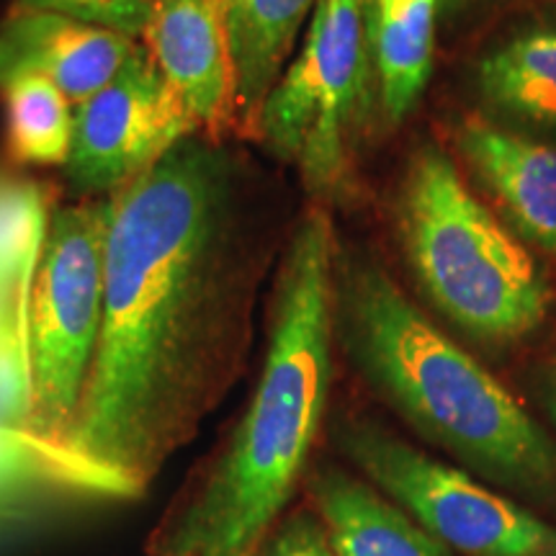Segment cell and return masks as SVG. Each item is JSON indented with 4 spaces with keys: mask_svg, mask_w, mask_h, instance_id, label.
I'll return each mask as SVG.
<instances>
[{
    "mask_svg": "<svg viewBox=\"0 0 556 556\" xmlns=\"http://www.w3.org/2000/svg\"><path fill=\"white\" fill-rule=\"evenodd\" d=\"M106 199L101 338L67 446L139 492L242 368L255 258L219 139H184Z\"/></svg>",
    "mask_w": 556,
    "mask_h": 556,
    "instance_id": "1",
    "label": "cell"
},
{
    "mask_svg": "<svg viewBox=\"0 0 556 556\" xmlns=\"http://www.w3.org/2000/svg\"><path fill=\"white\" fill-rule=\"evenodd\" d=\"M338 240L304 208L281 255L253 397L199 490L165 520L152 556H258L307 467L332 384Z\"/></svg>",
    "mask_w": 556,
    "mask_h": 556,
    "instance_id": "2",
    "label": "cell"
},
{
    "mask_svg": "<svg viewBox=\"0 0 556 556\" xmlns=\"http://www.w3.org/2000/svg\"><path fill=\"white\" fill-rule=\"evenodd\" d=\"M336 336L368 384L435 446L497 482L556 484L546 430L366 253L336 255Z\"/></svg>",
    "mask_w": 556,
    "mask_h": 556,
    "instance_id": "3",
    "label": "cell"
},
{
    "mask_svg": "<svg viewBox=\"0 0 556 556\" xmlns=\"http://www.w3.org/2000/svg\"><path fill=\"white\" fill-rule=\"evenodd\" d=\"M394 219L422 294L458 330L516 343L544 325L554 302L544 270L441 148L422 144L409 157Z\"/></svg>",
    "mask_w": 556,
    "mask_h": 556,
    "instance_id": "4",
    "label": "cell"
},
{
    "mask_svg": "<svg viewBox=\"0 0 556 556\" xmlns=\"http://www.w3.org/2000/svg\"><path fill=\"white\" fill-rule=\"evenodd\" d=\"M109 199L52 212L29 304V430L67 446L101 338Z\"/></svg>",
    "mask_w": 556,
    "mask_h": 556,
    "instance_id": "5",
    "label": "cell"
},
{
    "mask_svg": "<svg viewBox=\"0 0 556 556\" xmlns=\"http://www.w3.org/2000/svg\"><path fill=\"white\" fill-rule=\"evenodd\" d=\"M368 67L366 0H319L302 52L268 96L253 135L276 160L294 165L312 197L343 186L348 127Z\"/></svg>",
    "mask_w": 556,
    "mask_h": 556,
    "instance_id": "6",
    "label": "cell"
},
{
    "mask_svg": "<svg viewBox=\"0 0 556 556\" xmlns=\"http://www.w3.org/2000/svg\"><path fill=\"white\" fill-rule=\"evenodd\" d=\"M340 446L379 492L448 552L556 556V526L366 420L340 426Z\"/></svg>",
    "mask_w": 556,
    "mask_h": 556,
    "instance_id": "7",
    "label": "cell"
},
{
    "mask_svg": "<svg viewBox=\"0 0 556 556\" xmlns=\"http://www.w3.org/2000/svg\"><path fill=\"white\" fill-rule=\"evenodd\" d=\"M201 135L150 52L137 47L116 78L75 106L65 176L86 199H106Z\"/></svg>",
    "mask_w": 556,
    "mask_h": 556,
    "instance_id": "8",
    "label": "cell"
},
{
    "mask_svg": "<svg viewBox=\"0 0 556 556\" xmlns=\"http://www.w3.org/2000/svg\"><path fill=\"white\" fill-rule=\"evenodd\" d=\"M142 41L201 135L219 139L238 124L222 0H155Z\"/></svg>",
    "mask_w": 556,
    "mask_h": 556,
    "instance_id": "9",
    "label": "cell"
},
{
    "mask_svg": "<svg viewBox=\"0 0 556 556\" xmlns=\"http://www.w3.org/2000/svg\"><path fill=\"white\" fill-rule=\"evenodd\" d=\"M137 47L124 34L60 13L16 9L0 24V86L39 75L78 106L116 78Z\"/></svg>",
    "mask_w": 556,
    "mask_h": 556,
    "instance_id": "10",
    "label": "cell"
},
{
    "mask_svg": "<svg viewBox=\"0 0 556 556\" xmlns=\"http://www.w3.org/2000/svg\"><path fill=\"white\" fill-rule=\"evenodd\" d=\"M456 144L518 232L556 255V144L479 119L458 127Z\"/></svg>",
    "mask_w": 556,
    "mask_h": 556,
    "instance_id": "11",
    "label": "cell"
},
{
    "mask_svg": "<svg viewBox=\"0 0 556 556\" xmlns=\"http://www.w3.org/2000/svg\"><path fill=\"white\" fill-rule=\"evenodd\" d=\"M309 495L336 556H451L397 503L345 471H317Z\"/></svg>",
    "mask_w": 556,
    "mask_h": 556,
    "instance_id": "12",
    "label": "cell"
},
{
    "mask_svg": "<svg viewBox=\"0 0 556 556\" xmlns=\"http://www.w3.org/2000/svg\"><path fill=\"white\" fill-rule=\"evenodd\" d=\"M319 0H222L238 93V127L255 135L268 96L291 65Z\"/></svg>",
    "mask_w": 556,
    "mask_h": 556,
    "instance_id": "13",
    "label": "cell"
},
{
    "mask_svg": "<svg viewBox=\"0 0 556 556\" xmlns=\"http://www.w3.org/2000/svg\"><path fill=\"white\" fill-rule=\"evenodd\" d=\"M441 3L443 0H366L368 52L387 122L407 119L426 90Z\"/></svg>",
    "mask_w": 556,
    "mask_h": 556,
    "instance_id": "14",
    "label": "cell"
},
{
    "mask_svg": "<svg viewBox=\"0 0 556 556\" xmlns=\"http://www.w3.org/2000/svg\"><path fill=\"white\" fill-rule=\"evenodd\" d=\"M477 86L503 114L556 129V26L523 31L486 52Z\"/></svg>",
    "mask_w": 556,
    "mask_h": 556,
    "instance_id": "15",
    "label": "cell"
},
{
    "mask_svg": "<svg viewBox=\"0 0 556 556\" xmlns=\"http://www.w3.org/2000/svg\"><path fill=\"white\" fill-rule=\"evenodd\" d=\"M50 219L45 186L0 173V319L29 312Z\"/></svg>",
    "mask_w": 556,
    "mask_h": 556,
    "instance_id": "16",
    "label": "cell"
},
{
    "mask_svg": "<svg viewBox=\"0 0 556 556\" xmlns=\"http://www.w3.org/2000/svg\"><path fill=\"white\" fill-rule=\"evenodd\" d=\"M11 155L34 168H65L73 150L75 103L39 75H18L0 86Z\"/></svg>",
    "mask_w": 556,
    "mask_h": 556,
    "instance_id": "17",
    "label": "cell"
},
{
    "mask_svg": "<svg viewBox=\"0 0 556 556\" xmlns=\"http://www.w3.org/2000/svg\"><path fill=\"white\" fill-rule=\"evenodd\" d=\"M29 312L0 319V428L29 430L31 422Z\"/></svg>",
    "mask_w": 556,
    "mask_h": 556,
    "instance_id": "18",
    "label": "cell"
},
{
    "mask_svg": "<svg viewBox=\"0 0 556 556\" xmlns=\"http://www.w3.org/2000/svg\"><path fill=\"white\" fill-rule=\"evenodd\" d=\"M155 0H16L21 11H47L60 16L101 26V29L142 39Z\"/></svg>",
    "mask_w": 556,
    "mask_h": 556,
    "instance_id": "19",
    "label": "cell"
},
{
    "mask_svg": "<svg viewBox=\"0 0 556 556\" xmlns=\"http://www.w3.org/2000/svg\"><path fill=\"white\" fill-rule=\"evenodd\" d=\"M258 556H336L323 520L312 513H294L278 520L263 541Z\"/></svg>",
    "mask_w": 556,
    "mask_h": 556,
    "instance_id": "20",
    "label": "cell"
},
{
    "mask_svg": "<svg viewBox=\"0 0 556 556\" xmlns=\"http://www.w3.org/2000/svg\"><path fill=\"white\" fill-rule=\"evenodd\" d=\"M554 387H556V377H554Z\"/></svg>",
    "mask_w": 556,
    "mask_h": 556,
    "instance_id": "21",
    "label": "cell"
}]
</instances>
